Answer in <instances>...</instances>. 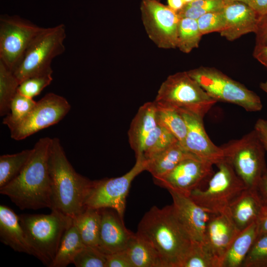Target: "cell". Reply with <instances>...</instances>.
Instances as JSON below:
<instances>
[{
	"mask_svg": "<svg viewBox=\"0 0 267 267\" xmlns=\"http://www.w3.org/2000/svg\"><path fill=\"white\" fill-rule=\"evenodd\" d=\"M136 233L153 246L163 267H181L194 241L172 204L152 207L140 221Z\"/></svg>",
	"mask_w": 267,
	"mask_h": 267,
	"instance_id": "1",
	"label": "cell"
},
{
	"mask_svg": "<svg viewBox=\"0 0 267 267\" xmlns=\"http://www.w3.org/2000/svg\"><path fill=\"white\" fill-rule=\"evenodd\" d=\"M51 138H40L20 174L0 188V193L8 196L21 210L51 207V191L48 156Z\"/></svg>",
	"mask_w": 267,
	"mask_h": 267,
	"instance_id": "2",
	"label": "cell"
},
{
	"mask_svg": "<svg viewBox=\"0 0 267 267\" xmlns=\"http://www.w3.org/2000/svg\"><path fill=\"white\" fill-rule=\"evenodd\" d=\"M51 210L73 219L86 209L85 199L92 180L77 173L68 161L59 139L51 138L48 156Z\"/></svg>",
	"mask_w": 267,
	"mask_h": 267,
	"instance_id": "3",
	"label": "cell"
},
{
	"mask_svg": "<svg viewBox=\"0 0 267 267\" xmlns=\"http://www.w3.org/2000/svg\"><path fill=\"white\" fill-rule=\"evenodd\" d=\"M19 219L36 257L50 267L64 233L73 223V218L51 210L49 214H22Z\"/></svg>",
	"mask_w": 267,
	"mask_h": 267,
	"instance_id": "4",
	"label": "cell"
},
{
	"mask_svg": "<svg viewBox=\"0 0 267 267\" xmlns=\"http://www.w3.org/2000/svg\"><path fill=\"white\" fill-rule=\"evenodd\" d=\"M154 101L178 113H188L203 119L217 102L187 71L168 76L161 85Z\"/></svg>",
	"mask_w": 267,
	"mask_h": 267,
	"instance_id": "5",
	"label": "cell"
},
{
	"mask_svg": "<svg viewBox=\"0 0 267 267\" xmlns=\"http://www.w3.org/2000/svg\"><path fill=\"white\" fill-rule=\"evenodd\" d=\"M187 72L217 102L234 104L248 112L259 111L263 108L255 92L215 68L200 66Z\"/></svg>",
	"mask_w": 267,
	"mask_h": 267,
	"instance_id": "6",
	"label": "cell"
},
{
	"mask_svg": "<svg viewBox=\"0 0 267 267\" xmlns=\"http://www.w3.org/2000/svg\"><path fill=\"white\" fill-rule=\"evenodd\" d=\"M66 37L65 26L63 24L44 28L31 43L13 72L19 83L29 77L53 72L51 61L64 51Z\"/></svg>",
	"mask_w": 267,
	"mask_h": 267,
	"instance_id": "7",
	"label": "cell"
},
{
	"mask_svg": "<svg viewBox=\"0 0 267 267\" xmlns=\"http://www.w3.org/2000/svg\"><path fill=\"white\" fill-rule=\"evenodd\" d=\"M224 159L247 188H253L267 169L265 152L254 130L221 146Z\"/></svg>",
	"mask_w": 267,
	"mask_h": 267,
	"instance_id": "8",
	"label": "cell"
},
{
	"mask_svg": "<svg viewBox=\"0 0 267 267\" xmlns=\"http://www.w3.org/2000/svg\"><path fill=\"white\" fill-rule=\"evenodd\" d=\"M216 165L214 173L205 189L197 188L189 195L195 203L207 212L218 214L227 210L230 204L247 188L224 159Z\"/></svg>",
	"mask_w": 267,
	"mask_h": 267,
	"instance_id": "9",
	"label": "cell"
},
{
	"mask_svg": "<svg viewBox=\"0 0 267 267\" xmlns=\"http://www.w3.org/2000/svg\"><path fill=\"white\" fill-rule=\"evenodd\" d=\"M146 169L145 159L143 156H137L134 167L124 175L92 181L85 199L86 208L112 209L123 219L132 182Z\"/></svg>",
	"mask_w": 267,
	"mask_h": 267,
	"instance_id": "10",
	"label": "cell"
},
{
	"mask_svg": "<svg viewBox=\"0 0 267 267\" xmlns=\"http://www.w3.org/2000/svg\"><path fill=\"white\" fill-rule=\"evenodd\" d=\"M43 29L19 16L1 15L0 61L13 72L31 43Z\"/></svg>",
	"mask_w": 267,
	"mask_h": 267,
	"instance_id": "11",
	"label": "cell"
},
{
	"mask_svg": "<svg viewBox=\"0 0 267 267\" xmlns=\"http://www.w3.org/2000/svg\"><path fill=\"white\" fill-rule=\"evenodd\" d=\"M140 11L146 33L155 44L162 49L177 48L180 19L177 12L157 0H141Z\"/></svg>",
	"mask_w": 267,
	"mask_h": 267,
	"instance_id": "12",
	"label": "cell"
},
{
	"mask_svg": "<svg viewBox=\"0 0 267 267\" xmlns=\"http://www.w3.org/2000/svg\"><path fill=\"white\" fill-rule=\"evenodd\" d=\"M71 106L64 97L48 93L37 102L28 116L10 131L12 138L20 140L60 121Z\"/></svg>",
	"mask_w": 267,
	"mask_h": 267,
	"instance_id": "13",
	"label": "cell"
},
{
	"mask_svg": "<svg viewBox=\"0 0 267 267\" xmlns=\"http://www.w3.org/2000/svg\"><path fill=\"white\" fill-rule=\"evenodd\" d=\"M213 164L197 157L186 158L162 178L154 180L158 185L186 196L208 182L214 173Z\"/></svg>",
	"mask_w": 267,
	"mask_h": 267,
	"instance_id": "14",
	"label": "cell"
},
{
	"mask_svg": "<svg viewBox=\"0 0 267 267\" xmlns=\"http://www.w3.org/2000/svg\"><path fill=\"white\" fill-rule=\"evenodd\" d=\"M187 127L183 147L197 157L216 165L224 159L221 147L210 139L204 129L203 118L192 114L181 112Z\"/></svg>",
	"mask_w": 267,
	"mask_h": 267,
	"instance_id": "15",
	"label": "cell"
},
{
	"mask_svg": "<svg viewBox=\"0 0 267 267\" xmlns=\"http://www.w3.org/2000/svg\"><path fill=\"white\" fill-rule=\"evenodd\" d=\"M240 231L228 208L221 213L212 214L209 219L202 242L219 260L221 267L225 254Z\"/></svg>",
	"mask_w": 267,
	"mask_h": 267,
	"instance_id": "16",
	"label": "cell"
},
{
	"mask_svg": "<svg viewBox=\"0 0 267 267\" xmlns=\"http://www.w3.org/2000/svg\"><path fill=\"white\" fill-rule=\"evenodd\" d=\"M173 199L174 211L194 241L203 242L207 224L212 214L190 197L171 189H167Z\"/></svg>",
	"mask_w": 267,
	"mask_h": 267,
	"instance_id": "17",
	"label": "cell"
},
{
	"mask_svg": "<svg viewBox=\"0 0 267 267\" xmlns=\"http://www.w3.org/2000/svg\"><path fill=\"white\" fill-rule=\"evenodd\" d=\"M101 223L98 249L106 255L125 250L134 233L128 230L116 211L100 209Z\"/></svg>",
	"mask_w": 267,
	"mask_h": 267,
	"instance_id": "18",
	"label": "cell"
},
{
	"mask_svg": "<svg viewBox=\"0 0 267 267\" xmlns=\"http://www.w3.org/2000/svg\"><path fill=\"white\" fill-rule=\"evenodd\" d=\"M225 26L220 33L229 41H234L244 35L255 33L259 16L249 5L239 1L226 3L223 9Z\"/></svg>",
	"mask_w": 267,
	"mask_h": 267,
	"instance_id": "19",
	"label": "cell"
},
{
	"mask_svg": "<svg viewBox=\"0 0 267 267\" xmlns=\"http://www.w3.org/2000/svg\"><path fill=\"white\" fill-rule=\"evenodd\" d=\"M157 125L155 102H146L138 109L128 131L129 142L136 157L143 156L145 141Z\"/></svg>",
	"mask_w": 267,
	"mask_h": 267,
	"instance_id": "20",
	"label": "cell"
},
{
	"mask_svg": "<svg viewBox=\"0 0 267 267\" xmlns=\"http://www.w3.org/2000/svg\"><path fill=\"white\" fill-rule=\"evenodd\" d=\"M0 240L16 252L36 257L20 223L19 216L3 205L0 206Z\"/></svg>",
	"mask_w": 267,
	"mask_h": 267,
	"instance_id": "21",
	"label": "cell"
},
{
	"mask_svg": "<svg viewBox=\"0 0 267 267\" xmlns=\"http://www.w3.org/2000/svg\"><path fill=\"white\" fill-rule=\"evenodd\" d=\"M263 207L253 188H246L228 207L231 218L241 231L258 221Z\"/></svg>",
	"mask_w": 267,
	"mask_h": 267,
	"instance_id": "22",
	"label": "cell"
},
{
	"mask_svg": "<svg viewBox=\"0 0 267 267\" xmlns=\"http://www.w3.org/2000/svg\"><path fill=\"white\" fill-rule=\"evenodd\" d=\"M197 157L188 151L179 142L145 160L146 171L154 180L159 179L172 171L183 160Z\"/></svg>",
	"mask_w": 267,
	"mask_h": 267,
	"instance_id": "23",
	"label": "cell"
},
{
	"mask_svg": "<svg viewBox=\"0 0 267 267\" xmlns=\"http://www.w3.org/2000/svg\"><path fill=\"white\" fill-rule=\"evenodd\" d=\"M258 236V222L257 221L239 232L225 254L222 267H242Z\"/></svg>",
	"mask_w": 267,
	"mask_h": 267,
	"instance_id": "24",
	"label": "cell"
},
{
	"mask_svg": "<svg viewBox=\"0 0 267 267\" xmlns=\"http://www.w3.org/2000/svg\"><path fill=\"white\" fill-rule=\"evenodd\" d=\"M125 250L134 267H163L153 246L136 233L134 234Z\"/></svg>",
	"mask_w": 267,
	"mask_h": 267,
	"instance_id": "25",
	"label": "cell"
},
{
	"mask_svg": "<svg viewBox=\"0 0 267 267\" xmlns=\"http://www.w3.org/2000/svg\"><path fill=\"white\" fill-rule=\"evenodd\" d=\"M73 219V224L84 244L98 249L101 223L100 209L86 208Z\"/></svg>",
	"mask_w": 267,
	"mask_h": 267,
	"instance_id": "26",
	"label": "cell"
},
{
	"mask_svg": "<svg viewBox=\"0 0 267 267\" xmlns=\"http://www.w3.org/2000/svg\"><path fill=\"white\" fill-rule=\"evenodd\" d=\"M86 245L73 224L64 233L50 267H65L73 263L78 253Z\"/></svg>",
	"mask_w": 267,
	"mask_h": 267,
	"instance_id": "27",
	"label": "cell"
},
{
	"mask_svg": "<svg viewBox=\"0 0 267 267\" xmlns=\"http://www.w3.org/2000/svg\"><path fill=\"white\" fill-rule=\"evenodd\" d=\"M33 149L0 156V188L7 184L21 172L29 160Z\"/></svg>",
	"mask_w": 267,
	"mask_h": 267,
	"instance_id": "28",
	"label": "cell"
},
{
	"mask_svg": "<svg viewBox=\"0 0 267 267\" xmlns=\"http://www.w3.org/2000/svg\"><path fill=\"white\" fill-rule=\"evenodd\" d=\"M156 105L158 123L171 132L183 146L187 127L181 114L174 109Z\"/></svg>",
	"mask_w": 267,
	"mask_h": 267,
	"instance_id": "29",
	"label": "cell"
},
{
	"mask_svg": "<svg viewBox=\"0 0 267 267\" xmlns=\"http://www.w3.org/2000/svg\"><path fill=\"white\" fill-rule=\"evenodd\" d=\"M202 36L196 19L189 18L180 19L177 47L180 51L188 53L197 48Z\"/></svg>",
	"mask_w": 267,
	"mask_h": 267,
	"instance_id": "30",
	"label": "cell"
},
{
	"mask_svg": "<svg viewBox=\"0 0 267 267\" xmlns=\"http://www.w3.org/2000/svg\"><path fill=\"white\" fill-rule=\"evenodd\" d=\"M19 82L11 71L0 61V115H8L11 101L17 92Z\"/></svg>",
	"mask_w": 267,
	"mask_h": 267,
	"instance_id": "31",
	"label": "cell"
},
{
	"mask_svg": "<svg viewBox=\"0 0 267 267\" xmlns=\"http://www.w3.org/2000/svg\"><path fill=\"white\" fill-rule=\"evenodd\" d=\"M178 142L176 137L158 123L157 127L146 138L142 156L146 160Z\"/></svg>",
	"mask_w": 267,
	"mask_h": 267,
	"instance_id": "32",
	"label": "cell"
},
{
	"mask_svg": "<svg viewBox=\"0 0 267 267\" xmlns=\"http://www.w3.org/2000/svg\"><path fill=\"white\" fill-rule=\"evenodd\" d=\"M37 102L17 92L10 107V112L3 119V124L12 130L22 121L33 109Z\"/></svg>",
	"mask_w": 267,
	"mask_h": 267,
	"instance_id": "33",
	"label": "cell"
},
{
	"mask_svg": "<svg viewBox=\"0 0 267 267\" xmlns=\"http://www.w3.org/2000/svg\"><path fill=\"white\" fill-rule=\"evenodd\" d=\"M181 267H221L219 260L201 242L193 241Z\"/></svg>",
	"mask_w": 267,
	"mask_h": 267,
	"instance_id": "34",
	"label": "cell"
},
{
	"mask_svg": "<svg viewBox=\"0 0 267 267\" xmlns=\"http://www.w3.org/2000/svg\"><path fill=\"white\" fill-rule=\"evenodd\" d=\"M225 4L223 0H195L185 3L183 7L176 12L180 18L197 20L207 13L222 10Z\"/></svg>",
	"mask_w": 267,
	"mask_h": 267,
	"instance_id": "35",
	"label": "cell"
},
{
	"mask_svg": "<svg viewBox=\"0 0 267 267\" xmlns=\"http://www.w3.org/2000/svg\"><path fill=\"white\" fill-rule=\"evenodd\" d=\"M52 72L37 75L26 79L19 83L17 92L33 98L50 85L53 80Z\"/></svg>",
	"mask_w": 267,
	"mask_h": 267,
	"instance_id": "36",
	"label": "cell"
},
{
	"mask_svg": "<svg viewBox=\"0 0 267 267\" xmlns=\"http://www.w3.org/2000/svg\"><path fill=\"white\" fill-rule=\"evenodd\" d=\"M242 267H267V233L258 236Z\"/></svg>",
	"mask_w": 267,
	"mask_h": 267,
	"instance_id": "37",
	"label": "cell"
},
{
	"mask_svg": "<svg viewBox=\"0 0 267 267\" xmlns=\"http://www.w3.org/2000/svg\"><path fill=\"white\" fill-rule=\"evenodd\" d=\"M106 255L97 248L85 246L76 255L73 264L76 267H105Z\"/></svg>",
	"mask_w": 267,
	"mask_h": 267,
	"instance_id": "38",
	"label": "cell"
},
{
	"mask_svg": "<svg viewBox=\"0 0 267 267\" xmlns=\"http://www.w3.org/2000/svg\"><path fill=\"white\" fill-rule=\"evenodd\" d=\"M197 21L202 35L215 32L220 33L224 29L226 23L223 10L207 13L198 18Z\"/></svg>",
	"mask_w": 267,
	"mask_h": 267,
	"instance_id": "39",
	"label": "cell"
},
{
	"mask_svg": "<svg viewBox=\"0 0 267 267\" xmlns=\"http://www.w3.org/2000/svg\"><path fill=\"white\" fill-rule=\"evenodd\" d=\"M105 267H134L126 250L106 255Z\"/></svg>",
	"mask_w": 267,
	"mask_h": 267,
	"instance_id": "40",
	"label": "cell"
},
{
	"mask_svg": "<svg viewBox=\"0 0 267 267\" xmlns=\"http://www.w3.org/2000/svg\"><path fill=\"white\" fill-rule=\"evenodd\" d=\"M255 34L256 45H267V13L259 17Z\"/></svg>",
	"mask_w": 267,
	"mask_h": 267,
	"instance_id": "41",
	"label": "cell"
},
{
	"mask_svg": "<svg viewBox=\"0 0 267 267\" xmlns=\"http://www.w3.org/2000/svg\"><path fill=\"white\" fill-rule=\"evenodd\" d=\"M263 207L267 208V169L253 188Z\"/></svg>",
	"mask_w": 267,
	"mask_h": 267,
	"instance_id": "42",
	"label": "cell"
},
{
	"mask_svg": "<svg viewBox=\"0 0 267 267\" xmlns=\"http://www.w3.org/2000/svg\"><path fill=\"white\" fill-rule=\"evenodd\" d=\"M266 150H267V121L259 119L256 122L254 129Z\"/></svg>",
	"mask_w": 267,
	"mask_h": 267,
	"instance_id": "43",
	"label": "cell"
},
{
	"mask_svg": "<svg viewBox=\"0 0 267 267\" xmlns=\"http://www.w3.org/2000/svg\"><path fill=\"white\" fill-rule=\"evenodd\" d=\"M253 57L267 68V45H255Z\"/></svg>",
	"mask_w": 267,
	"mask_h": 267,
	"instance_id": "44",
	"label": "cell"
},
{
	"mask_svg": "<svg viewBox=\"0 0 267 267\" xmlns=\"http://www.w3.org/2000/svg\"><path fill=\"white\" fill-rule=\"evenodd\" d=\"M248 5L259 16L267 13V0H251Z\"/></svg>",
	"mask_w": 267,
	"mask_h": 267,
	"instance_id": "45",
	"label": "cell"
},
{
	"mask_svg": "<svg viewBox=\"0 0 267 267\" xmlns=\"http://www.w3.org/2000/svg\"><path fill=\"white\" fill-rule=\"evenodd\" d=\"M258 236L267 233V208H264L258 220Z\"/></svg>",
	"mask_w": 267,
	"mask_h": 267,
	"instance_id": "46",
	"label": "cell"
},
{
	"mask_svg": "<svg viewBox=\"0 0 267 267\" xmlns=\"http://www.w3.org/2000/svg\"><path fill=\"white\" fill-rule=\"evenodd\" d=\"M168 6L177 12L181 9L185 3L183 0H167Z\"/></svg>",
	"mask_w": 267,
	"mask_h": 267,
	"instance_id": "47",
	"label": "cell"
},
{
	"mask_svg": "<svg viewBox=\"0 0 267 267\" xmlns=\"http://www.w3.org/2000/svg\"><path fill=\"white\" fill-rule=\"evenodd\" d=\"M225 3H228L229 2H234V1H239L244 2L247 4H249L251 0H223Z\"/></svg>",
	"mask_w": 267,
	"mask_h": 267,
	"instance_id": "48",
	"label": "cell"
},
{
	"mask_svg": "<svg viewBox=\"0 0 267 267\" xmlns=\"http://www.w3.org/2000/svg\"><path fill=\"white\" fill-rule=\"evenodd\" d=\"M260 87L263 91L267 93V81L261 83Z\"/></svg>",
	"mask_w": 267,
	"mask_h": 267,
	"instance_id": "49",
	"label": "cell"
},
{
	"mask_svg": "<svg viewBox=\"0 0 267 267\" xmlns=\"http://www.w3.org/2000/svg\"></svg>",
	"mask_w": 267,
	"mask_h": 267,
	"instance_id": "50",
	"label": "cell"
}]
</instances>
